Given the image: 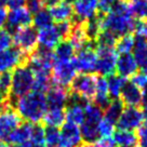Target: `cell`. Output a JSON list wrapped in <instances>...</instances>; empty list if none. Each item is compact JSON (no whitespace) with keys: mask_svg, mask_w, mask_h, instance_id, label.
Returning <instances> with one entry per match:
<instances>
[{"mask_svg":"<svg viewBox=\"0 0 147 147\" xmlns=\"http://www.w3.org/2000/svg\"><path fill=\"white\" fill-rule=\"evenodd\" d=\"M102 30L110 32L116 38L131 34L135 28V20L129 9L128 0H117L109 12L100 15Z\"/></svg>","mask_w":147,"mask_h":147,"instance_id":"1","label":"cell"},{"mask_svg":"<svg viewBox=\"0 0 147 147\" xmlns=\"http://www.w3.org/2000/svg\"><path fill=\"white\" fill-rule=\"evenodd\" d=\"M15 111L26 122L36 124L42 121L48 110L45 93L32 91L14 100Z\"/></svg>","mask_w":147,"mask_h":147,"instance_id":"2","label":"cell"},{"mask_svg":"<svg viewBox=\"0 0 147 147\" xmlns=\"http://www.w3.org/2000/svg\"><path fill=\"white\" fill-rule=\"evenodd\" d=\"M34 88V73L30 67L25 63L20 65L11 74V87L9 95L12 100L23 96Z\"/></svg>","mask_w":147,"mask_h":147,"instance_id":"3","label":"cell"},{"mask_svg":"<svg viewBox=\"0 0 147 147\" xmlns=\"http://www.w3.org/2000/svg\"><path fill=\"white\" fill-rule=\"evenodd\" d=\"M95 51H96L95 71H97L102 77L114 75L118 60V53L115 50V47L97 45Z\"/></svg>","mask_w":147,"mask_h":147,"instance_id":"4","label":"cell"},{"mask_svg":"<svg viewBox=\"0 0 147 147\" xmlns=\"http://www.w3.org/2000/svg\"><path fill=\"white\" fill-rule=\"evenodd\" d=\"M73 60L54 61L51 70V79L55 83V86L66 89L73 83L74 79L77 77V70Z\"/></svg>","mask_w":147,"mask_h":147,"instance_id":"5","label":"cell"},{"mask_svg":"<svg viewBox=\"0 0 147 147\" xmlns=\"http://www.w3.org/2000/svg\"><path fill=\"white\" fill-rule=\"evenodd\" d=\"M96 79V76L92 74H81L77 76L70 84L73 95L84 102H90L93 100Z\"/></svg>","mask_w":147,"mask_h":147,"instance_id":"6","label":"cell"},{"mask_svg":"<svg viewBox=\"0 0 147 147\" xmlns=\"http://www.w3.org/2000/svg\"><path fill=\"white\" fill-rule=\"evenodd\" d=\"M37 29L34 26H25L14 30L12 36V41L15 47L24 52L25 54H32L37 49L38 46V38H37Z\"/></svg>","mask_w":147,"mask_h":147,"instance_id":"7","label":"cell"},{"mask_svg":"<svg viewBox=\"0 0 147 147\" xmlns=\"http://www.w3.org/2000/svg\"><path fill=\"white\" fill-rule=\"evenodd\" d=\"M74 65L76 70L81 74H90L95 71L96 66V51L91 45L77 51L74 56Z\"/></svg>","mask_w":147,"mask_h":147,"instance_id":"8","label":"cell"},{"mask_svg":"<svg viewBox=\"0 0 147 147\" xmlns=\"http://www.w3.org/2000/svg\"><path fill=\"white\" fill-rule=\"evenodd\" d=\"M54 64L53 51L47 49H36L29 56V64L32 73H50Z\"/></svg>","mask_w":147,"mask_h":147,"instance_id":"9","label":"cell"},{"mask_svg":"<svg viewBox=\"0 0 147 147\" xmlns=\"http://www.w3.org/2000/svg\"><path fill=\"white\" fill-rule=\"evenodd\" d=\"M144 121H145V117L141 108L127 106L125 108H123L116 124L119 130L134 131L140 128Z\"/></svg>","mask_w":147,"mask_h":147,"instance_id":"10","label":"cell"},{"mask_svg":"<svg viewBox=\"0 0 147 147\" xmlns=\"http://www.w3.org/2000/svg\"><path fill=\"white\" fill-rule=\"evenodd\" d=\"M74 23H86L97 16V0H74Z\"/></svg>","mask_w":147,"mask_h":147,"instance_id":"11","label":"cell"},{"mask_svg":"<svg viewBox=\"0 0 147 147\" xmlns=\"http://www.w3.org/2000/svg\"><path fill=\"white\" fill-rule=\"evenodd\" d=\"M26 54L16 47L0 52V74L10 73L25 63Z\"/></svg>","mask_w":147,"mask_h":147,"instance_id":"12","label":"cell"},{"mask_svg":"<svg viewBox=\"0 0 147 147\" xmlns=\"http://www.w3.org/2000/svg\"><path fill=\"white\" fill-rule=\"evenodd\" d=\"M37 38H38V45H40L42 49L51 51L62 41V39H64L57 25H53V24L48 27L39 29L37 34Z\"/></svg>","mask_w":147,"mask_h":147,"instance_id":"13","label":"cell"},{"mask_svg":"<svg viewBox=\"0 0 147 147\" xmlns=\"http://www.w3.org/2000/svg\"><path fill=\"white\" fill-rule=\"evenodd\" d=\"M22 118L11 107L0 113V140L7 141L11 132L21 124Z\"/></svg>","mask_w":147,"mask_h":147,"instance_id":"14","label":"cell"},{"mask_svg":"<svg viewBox=\"0 0 147 147\" xmlns=\"http://www.w3.org/2000/svg\"><path fill=\"white\" fill-rule=\"evenodd\" d=\"M82 142L80 128L65 122L60 129V147H79Z\"/></svg>","mask_w":147,"mask_h":147,"instance_id":"15","label":"cell"},{"mask_svg":"<svg viewBox=\"0 0 147 147\" xmlns=\"http://www.w3.org/2000/svg\"><path fill=\"white\" fill-rule=\"evenodd\" d=\"M32 21V15L26 7L11 9L8 12L7 25L10 29L16 30L18 28L29 26Z\"/></svg>","mask_w":147,"mask_h":147,"instance_id":"16","label":"cell"},{"mask_svg":"<svg viewBox=\"0 0 147 147\" xmlns=\"http://www.w3.org/2000/svg\"><path fill=\"white\" fill-rule=\"evenodd\" d=\"M46 101L48 108H60V109H64L65 106H67L70 100V95L69 92L65 89V88L59 87V86H54L51 87L48 91H47Z\"/></svg>","mask_w":147,"mask_h":147,"instance_id":"17","label":"cell"},{"mask_svg":"<svg viewBox=\"0 0 147 147\" xmlns=\"http://www.w3.org/2000/svg\"><path fill=\"white\" fill-rule=\"evenodd\" d=\"M84 103L86 102L80 100L78 97L74 96L71 101L69 102L65 109V120L66 122L73 123L75 125L80 127L84 121Z\"/></svg>","mask_w":147,"mask_h":147,"instance_id":"18","label":"cell"},{"mask_svg":"<svg viewBox=\"0 0 147 147\" xmlns=\"http://www.w3.org/2000/svg\"><path fill=\"white\" fill-rule=\"evenodd\" d=\"M116 70L118 71V75L124 79L133 77L135 74H138V66L135 62V59L132 55V53L122 54L118 56Z\"/></svg>","mask_w":147,"mask_h":147,"instance_id":"19","label":"cell"},{"mask_svg":"<svg viewBox=\"0 0 147 147\" xmlns=\"http://www.w3.org/2000/svg\"><path fill=\"white\" fill-rule=\"evenodd\" d=\"M120 101L125 104L127 106H132V107H138V105L142 104V92L141 89L138 88L132 81H127L124 84L121 95H120Z\"/></svg>","mask_w":147,"mask_h":147,"instance_id":"20","label":"cell"},{"mask_svg":"<svg viewBox=\"0 0 147 147\" xmlns=\"http://www.w3.org/2000/svg\"><path fill=\"white\" fill-rule=\"evenodd\" d=\"M48 11H49L52 20L57 22V23L69 21L74 16L73 5L70 2H67V1H63V2L49 5Z\"/></svg>","mask_w":147,"mask_h":147,"instance_id":"21","label":"cell"},{"mask_svg":"<svg viewBox=\"0 0 147 147\" xmlns=\"http://www.w3.org/2000/svg\"><path fill=\"white\" fill-rule=\"evenodd\" d=\"M93 101H94V104L101 107L102 109L109 104L110 96L108 92V86H107V79L105 77H102V76L97 77Z\"/></svg>","mask_w":147,"mask_h":147,"instance_id":"22","label":"cell"},{"mask_svg":"<svg viewBox=\"0 0 147 147\" xmlns=\"http://www.w3.org/2000/svg\"><path fill=\"white\" fill-rule=\"evenodd\" d=\"M32 130V123H29V122L21 123L18 128H15L11 132V134L7 138V142L11 145H18L26 141H30Z\"/></svg>","mask_w":147,"mask_h":147,"instance_id":"23","label":"cell"},{"mask_svg":"<svg viewBox=\"0 0 147 147\" xmlns=\"http://www.w3.org/2000/svg\"><path fill=\"white\" fill-rule=\"evenodd\" d=\"M133 56L142 73L147 74V40L138 39L133 49Z\"/></svg>","mask_w":147,"mask_h":147,"instance_id":"24","label":"cell"},{"mask_svg":"<svg viewBox=\"0 0 147 147\" xmlns=\"http://www.w3.org/2000/svg\"><path fill=\"white\" fill-rule=\"evenodd\" d=\"M113 140L116 147H136L138 136L133 131L118 130L115 131Z\"/></svg>","mask_w":147,"mask_h":147,"instance_id":"25","label":"cell"},{"mask_svg":"<svg viewBox=\"0 0 147 147\" xmlns=\"http://www.w3.org/2000/svg\"><path fill=\"white\" fill-rule=\"evenodd\" d=\"M42 120L49 128H61L65 123V110L60 108H48Z\"/></svg>","mask_w":147,"mask_h":147,"instance_id":"26","label":"cell"},{"mask_svg":"<svg viewBox=\"0 0 147 147\" xmlns=\"http://www.w3.org/2000/svg\"><path fill=\"white\" fill-rule=\"evenodd\" d=\"M75 52L76 49L69 40L61 41L53 51L54 61H71L75 56Z\"/></svg>","mask_w":147,"mask_h":147,"instance_id":"27","label":"cell"},{"mask_svg":"<svg viewBox=\"0 0 147 147\" xmlns=\"http://www.w3.org/2000/svg\"><path fill=\"white\" fill-rule=\"evenodd\" d=\"M125 82H127V79L122 78L119 75H110V76H108L107 86H108L109 96L113 100H119Z\"/></svg>","mask_w":147,"mask_h":147,"instance_id":"28","label":"cell"},{"mask_svg":"<svg viewBox=\"0 0 147 147\" xmlns=\"http://www.w3.org/2000/svg\"><path fill=\"white\" fill-rule=\"evenodd\" d=\"M135 41H136V39L132 34L123 35L117 39V41L115 43V50L120 55L130 54L134 49Z\"/></svg>","mask_w":147,"mask_h":147,"instance_id":"29","label":"cell"},{"mask_svg":"<svg viewBox=\"0 0 147 147\" xmlns=\"http://www.w3.org/2000/svg\"><path fill=\"white\" fill-rule=\"evenodd\" d=\"M123 103L120 100H113L104 108L105 110H104L103 117L116 124L118 119H119L120 115H121V113H122V110H123Z\"/></svg>","mask_w":147,"mask_h":147,"instance_id":"30","label":"cell"},{"mask_svg":"<svg viewBox=\"0 0 147 147\" xmlns=\"http://www.w3.org/2000/svg\"><path fill=\"white\" fill-rule=\"evenodd\" d=\"M129 9L132 16L145 22L147 20V0H128Z\"/></svg>","mask_w":147,"mask_h":147,"instance_id":"31","label":"cell"},{"mask_svg":"<svg viewBox=\"0 0 147 147\" xmlns=\"http://www.w3.org/2000/svg\"><path fill=\"white\" fill-rule=\"evenodd\" d=\"M52 18H51L50 13L48 9H41L40 11H38L34 14L32 16V24H34V27L36 29H42L45 27H48L52 25Z\"/></svg>","mask_w":147,"mask_h":147,"instance_id":"32","label":"cell"},{"mask_svg":"<svg viewBox=\"0 0 147 147\" xmlns=\"http://www.w3.org/2000/svg\"><path fill=\"white\" fill-rule=\"evenodd\" d=\"M115 123L111 121L107 120L106 118H102L101 121L98 122L97 125V132H98V138H113L115 133Z\"/></svg>","mask_w":147,"mask_h":147,"instance_id":"33","label":"cell"},{"mask_svg":"<svg viewBox=\"0 0 147 147\" xmlns=\"http://www.w3.org/2000/svg\"><path fill=\"white\" fill-rule=\"evenodd\" d=\"M45 143L48 147H60V129H45Z\"/></svg>","mask_w":147,"mask_h":147,"instance_id":"34","label":"cell"},{"mask_svg":"<svg viewBox=\"0 0 147 147\" xmlns=\"http://www.w3.org/2000/svg\"><path fill=\"white\" fill-rule=\"evenodd\" d=\"M12 35L8 29L1 28L0 29V52L11 48L12 45Z\"/></svg>","mask_w":147,"mask_h":147,"instance_id":"35","label":"cell"},{"mask_svg":"<svg viewBox=\"0 0 147 147\" xmlns=\"http://www.w3.org/2000/svg\"><path fill=\"white\" fill-rule=\"evenodd\" d=\"M138 143L140 147H147V119L138 129Z\"/></svg>","mask_w":147,"mask_h":147,"instance_id":"36","label":"cell"},{"mask_svg":"<svg viewBox=\"0 0 147 147\" xmlns=\"http://www.w3.org/2000/svg\"><path fill=\"white\" fill-rule=\"evenodd\" d=\"M25 5H26V8L30 11V13L35 14L45 8L46 1L45 0H26Z\"/></svg>","mask_w":147,"mask_h":147,"instance_id":"37","label":"cell"},{"mask_svg":"<svg viewBox=\"0 0 147 147\" xmlns=\"http://www.w3.org/2000/svg\"><path fill=\"white\" fill-rule=\"evenodd\" d=\"M117 0H97V8L101 14H106L114 7Z\"/></svg>","mask_w":147,"mask_h":147,"instance_id":"38","label":"cell"},{"mask_svg":"<svg viewBox=\"0 0 147 147\" xmlns=\"http://www.w3.org/2000/svg\"><path fill=\"white\" fill-rule=\"evenodd\" d=\"M134 32H135V35L138 36V39L147 40V22H140L136 24Z\"/></svg>","mask_w":147,"mask_h":147,"instance_id":"39","label":"cell"},{"mask_svg":"<svg viewBox=\"0 0 147 147\" xmlns=\"http://www.w3.org/2000/svg\"><path fill=\"white\" fill-rule=\"evenodd\" d=\"M98 146L100 147H116L113 138H105L98 140Z\"/></svg>","mask_w":147,"mask_h":147,"instance_id":"40","label":"cell"},{"mask_svg":"<svg viewBox=\"0 0 147 147\" xmlns=\"http://www.w3.org/2000/svg\"><path fill=\"white\" fill-rule=\"evenodd\" d=\"M26 0H7V5L10 9H15L20 7H24Z\"/></svg>","mask_w":147,"mask_h":147,"instance_id":"41","label":"cell"},{"mask_svg":"<svg viewBox=\"0 0 147 147\" xmlns=\"http://www.w3.org/2000/svg\"><path fill=\"white\" fill-rule=\"evenodd\" d=\"M7 16H8V12L5 8L0 7V29L3 28V26L7 24Z\"/></svg>","mask_w":147,"mask_h":147,"instance_id":"42","label":"cell"},{"mask_svg":"<svg viewBox=\"0 0 147 147\" xmlns=\"http://www.w3.org/2000/svg\"><path fill=\"white\" fill-rule=\"evenodd\" d=\"M10 103L9 97H3V96H0V113H2L5 109H7L8 107H10L11 104Z\"/></svg>","mask_w":147,"mask_h":147,"instance_id":"43","label":"cell"},{"mask_svg":"<svg viewBox=\"0 0 147 147\" xmlns=\"http://www.w3.org/2000/svg\"><path fill=\"white\" fill-rule=\"evenodd\" d=\"M141 92H142V104L144 106H147V82L143 88H141Z\"/></svg>","mask_w":147,"mask_h":147,"instance_id":"44","label":"cell"},{"mask_svg":"<svg viewBox=\"0 0 147 147\" xmlns=\"http://www.w3.org/2000/svg\"><path fill=\"white\" fill-rule=\"evenodd\" d=\"M14 147H32V143L30 141H26V142L21 143L18 145H15Z\"/></svg>","mask_w":147,"mask_h":147,"instance_id":"45","label":"cell"},{"mask_svg":"<svg viewBox=\"0 0 147 147\" xmlns=\"http://www.w3.org/2000/svg\"><path fill=\"white\" fill-rule=\"evenodd\" d=\"M45 1H46V5H55V3H59V2H63L65 0H45Z\"/></svg>","mask_w":147,"mask_h":147,"instance_id":"46","label":"cell"},{"mask_svg":"<svg viewBox=\"0 0 147 147\" xmlns=\"http://www.w3.org/2000/svg\"><path fill=\"white\" fill-rule=\"evenodd\" d=\"M79 147H100V146H98V144H96V143H86V144L80 145Z\"/></svg>","mask_w":147,"mask_h":147,"instance_id":"47","label":"cell"},{"mask_svg":"<svg viewBox=\"0 0 147 147\" xmlns=\"http://www.w3.org/2000/svg\"><path fill=\"white\" fill-rule=\"evenodd\" d=\"M0 147H14V146H12L8 142H5V141H1L0 140Z\"/></svg>","mask_w":147,"mask_h":147,"instance_id":"48","label":"cell"},{"mask_svg":"<svg viewBox=\"0 0 147 147\" xmlns=\"http://www.w3.org/2000/svg\"><path fill=\"white\" fill-rule=\"evenodd\" d=\"M32 147H48L46 144H41V145H32Z\"/></svg>","mask_w":147,"mask_h":147,"instance_id":"49","label":"cell"}]
</instances>
